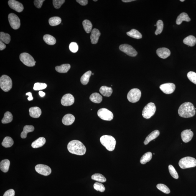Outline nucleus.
Here are the masks:
<instances>
[{
	"label": "nucleus",
	"mask_w": 196,
	"mask_h": 196,
	"mask_svg": "<svg viewBox=\"0 0 196 196\" xmlns=\"http://www.w3.org/2000/svg\"><path fill=\"white\" fill-rule=\"evenodd\" d=\"M6 48V46L4 43L1 42V41H0V50L2 51L4 50Z\"/></svg>",
	"instance_id": "nucleus-51"
},
{
	"label": "nucleus",
	"mask_w": 196,
	"mask_h": 196,
	"mask_svg": "<svg viewBox=\"0 0 196 196\" xmlns=\"http://www.w3.org/2000/svg\"><path fill=\"white\" fill-rule=\"evenodd\" d=\"M100 141L108 151L114 150L116 145V140L113 137L109 135H104L100 138Z\"/></svg>",
	"instance_id": "nucleus-3"
},
{
	"label": "nucleus",
	"mask_w": 196,
	"mask_h": 196,
	"mask_svg": "<svg viewBox=\"0 0 196 196\" xmlns=\"http://www.w3.org/2000/svg\"><path fill=\"white\" fill-rule=\"evenodd\" d=\"M43 38L44 42L49 45H54L57 42L55 38L50 35H45L44 36Z\"/></svg>",
	"instance_id": "nucleus-30"
},
{
	"label": "nucleus",
	"mask_w": 196,
	"mask_h": 196,
	"mask_svg": "<svg viewBox=\"0 0 196 196\" xmlns=\"http://www.w3.org/2000/svg\"><path fill=\"white\" fill-rule=\"evenodd\" d=\"M189 79L195 84H196V73L195 72H189L187 74Z\"/></svg>",
	"instance_id": "nucleus-45"
},
{
	"label": "nucleus",
	"mask_w": 196,
	"mask_h": 196,
	"mask_svg": "<svg viewBox=\"0 0 196 196\" xmlns=\"http://www.w3.org/2000/svg\"><path fill=\"white\" fill-rule=\"evenodd\" d=\"M93 1H98V0H93Z\"/></svg>",
	"instance_id": "nucleus-56"
},
{
	"label": "nucleus",
	"mask_w": 196,
	"mask_h": 196,
	"mask_svg": "<svg viewBox=\"0 0 196 196\" xmlns=\"http://www.w3.org/2000/svg\"><path fill=\"white\" fill-rule=\"evenodd\" d=\"M47 87V85L45 83H37L34 84L33 88L35 90H44Z\"/></svg>",
	"instance_id": "nucleus-43"
},
{
	"label": "nucleus",
	"mask_w": 196,
	"mask_h": 196,
	"mask_svg": "<svg viewBox=\"0 0 196 196\" xmlns=\"http://www.w3.org/2000/svg\"><path fill=\"white\" fill-rule=\"evenodd\" d=\"M156 25L157 29L155 32V34L157 35H158L160 34L162 32L163 28H164V23L162 20H159L156 22Z\"/></svg>",
	"instance_id": "nucleus-40"
},
{
	"label": "nucleus",
	"mask_w": 196,
	"mask_h": 196,
	"mask_svg": "<svg viewBox=\"0 0 196 196\" xmlns=\"http://www.w3.org/2000/svg\"><path fill=\"white\" fill-rule=\"evenodd\" d=\"M184 43L190 47H193L196 43V39L193 36L190 35L184 38L183 40Z\"/></svg>",
	"instance_id": "nucleus-25"
},
{
	"label": "nucleus",
	"mask_w": 196,
	"mask_h": 196,
	"mask_svg": "<svg viewBox=\"0 0 196 196\" xmlns=\"http://www.w3.org/2000/svg\"><path fill=\"white\" fill-rule=\"evenodd\" d=\"M65 2V0H54L53 4L54 7L56 9H59Z\"/></svg>",
	"instance_id": "nucleus-46"
},
{
	"label": "nucleus",
	"mask_w": 196,
	"mask_h": 196,
	"mask_svg": "<svg viewBox=\"0 0 196 196\" xmlns=\"http://www.w3.org/2000/svg\"><path fill=\"white\" fill-rule=\"evenodd\" d=\"M75 119V117L73 115L70 114H68L64 116L62 121L65 126H70L74 122Z\"/></svg>",
	"instance_id": "nucleus-19"
},
{
	"label": "nucleus",
	"mask_w": 196,
	"mask_h": 196,
	"mask_svg": "<svg viewBox=\"0 0 196 196\" xmlns=\"http://www.w3.org/2000/svg\"><path fill=\"white\" fill-rule=\"evenodd\" d=\"M8 4L10 7L18 12H21L24 9L23 5L17 1L15 0H10L8 1Z\"/></svg>",
	"instance_id": "nucleus-15"
},
{
	"label": "nucleus",
	"mask_w": 196,
	"mask_h": 196,
	"mask_svg": "<svg viewBox=\"0 0 196 196\" xmlns=\"http://www.w3.org/2000/svg\"><path fill=\"white\" fill-rule=\"evenodd\" d=\"M39 95H40V96L42 97H43L45 96L46 93H44L42 91H40L39 92Z\"/></svg>",
	"instance_id": "nucleus-53"
},
{
	"label": "nucleus",
	"mask_w": 196,
	"mask_h": 196,
	"mask_svg": "<svg viewBox=\"0 0 196 196\" xmlns=\"http://www.w3.org/2000/svg\"><path fill=\"white\" fill-rule=\"evenodd\" d=\"M119 49L128 56L131 57H136L137 55V52L131 45L127 44H122L120 46Z\"/></svg>",
	"instance_id": "nucleus-11"
},
{
	"label": "nucleus",
	"mask_w": 196,
	"mask_h": 196,
	"mask_svg": "<svg viewBox=\"0 0 196 196\" xmlns=\"http://www.w3.org/2000/svg\"><path fill=\"white\" fill-rule=\"evenodd\" d=\"M93 187L95 190L101 192H104L105 190L104 185L100 183L95 182L94 184Z\"/></svg>",
	"instance_id": "nucleus-44"
},
{
	"label": "nucleus",
	"mask_w": 196,
	"mask_h": 196,
	"mask_svg": "<svg viewBox=\"0 0 196 196\" xmlns=\"http://www.w3.org/2000/svg\"><path fill=\"white\" fill-rule=\"evenodd\" d=\"M156 187L159 190L161 191L164 193L166 194H169L170 192V190L168 187L165 184H158L156 185Z\"/></svg>",
	"instance_id": "nucleus-41"
},
{
	"label": "nucleus",
	"mask_w": 196,
	"mask_h": 196,
	"mask_svg": "<svg viewBox=\"0 0 196 196\" xmlns=\"http://www.w3.org/2000/svg\"><path fill=\"white\" fill-rule=\"evenodd\" d=\"M9 22L11 27L14 29H19L21 26V21L19 18L14 13H10L8 16Z\"/></svg>",
	"instance_id": "nucleus-10"
},
{
	"label": "nucleus",
	"mask_w": 196,
	"mask_h": 196,
	"mask_svg": "<svg viewBox=\"0 0 196 196\" xmlns=\"http://www.w3.org/2000/svg\"><path fill=\"white\" fill-rule=\"evenodd\" d=\"M141 96V92L139 89H131L128 92L127 98L129 101L132 103H136L139 101Z\"/></svg>",
	"instance_id": "nucleus-7"
},
{
	"label": "nucleus",
	"mask_w": 196,
	"mask_h": 196,
	"mask_svg": "<svg viewBox=\"0 0 196 196\" xmlns=\"http://www.w3.org/2000/svg\"><path fill=\"white\" fill-rule=\"evenodd\" d=\"M45 1L44 0H35L34 1V4L35 6H36L38 9H40L43 5L44 1Z\"/></svg>",
	"instance_id": "nucleus-48"
},
{
	"label": "nucleus",
	"mask_w": 196,
	"mask_h": 196,
	"mask_svg": "<svg viewBox=\"0 0 196 196\" xmlns=\"http://www.w3.org/2000/svg\"><path fill=\"white\" fill-rule=\"evenodd\" d=\"M69 152L72 154L83 156L86 152V148L81 142L74 140L70 142L67 146Z\"/></svg>",
	"instance_id": "nucleus-1"
},
{
	"label": "nucleus",
	"mask_w": 196,
	"mask_h": 196,
	"mask_svg": "<svg viewBox=\"0 0 196 196\" xmlns=\"http://www.w3.org/2000/svg\"><path fill=\"white\" fill-rule=\"evenodd\" d=\"M152 154L150 152H148L142 156L140 162L142 164H144L149 162L152 159Z\"/></svg>",
	"instance_id": "nucleus-33"
},
{
	"label": "nucleus",
	"mask_w": 196,
	"mask_h": 196,
	"mask_svg": "<svg viewBox=\"0 0 196 196\" xmlns=\"http://www.w3.org/2000/svg\"><path fill=\"white\" fill-rule=\"evenodd\" d=\"M90 101L94 103L99 104L101 103L103 100V98L100 94L94 93L90 95Z\"/></svg>",
	"instance_id": "nucleus-28"
},
{
	"label": "nucleus",
	"mask_w": 196,
	"mask_h": 196,
	"mask_svg": "<svg viewBox=\"0 0 196 196\" xmlns=\"http://www.w3.org/2000/svg\"><path fill=\"white\" fill-rule=\"evenodd\" d=\"M160 134V132L159 130H155L153 131L146 137L144 141V144L147 145L151 141L157 138Z\"/></svg>",
	"instance_id": "nucleus-21"
},
{
	"label": "nucleus",
	"mask_w": 196,
	"mask_h": 196,
	"mask_svg": "<svg viewBox=\"0 0 196 196\" xmlns=\"http://www.w3.org/2000/svg\"><path fill=\"white\" fill-rule=\"evenodd\" d=\"M13 116L12 114L9 112L5 113L4 117L1 120V123L4 124L11 123L12 121Z\"/></svg>",
	"instance_id": "nucleus-36"
},
{
	"label": "nucleus",
	"mask_w": 196,
	"mask_h": 196,
	"mask_svg": "<svg viewBox=\"0 0 196 196\" xmlns=\"http://www.w3.org/2000/svg\"><path fill=\"white\" fill-rule=\"evenodd\" d=\"M34 127L32 126H26L23 128V131L21 133V137L22 138H26L27 137L28 133L33 131Z\"/></svg>",
	"instance_id": "nucleus-31"
},
{
	"label": "nucleus",
	"mask_w": 196,
	"mask_h": 196,
	"mask_svg": "<svg viewBox=\"0 0 196 196\" xmlns=\"http://www.w3.org/2000/svg\"><path fill=\"white\" fill-rule=\"evenodd\" d=\"M191 21V19L189 17L188 15L185 12H182L178 16L176 23L177 25H180L183 21H185L189 22Z\"/></svg>",
	"instance_id": "nucleus-22"
},
{
	"label": "nucleus",
	"mask_w": 196,
	"mask_h": 196,
	"mask_svg": "<svg viewBox=\"0 0 196 196\" xmlns=\"http://www.w3.org/2000/svg\"><path fill=\"white\" fill-rule=\"evenodd\" d=\"M180 1H182V2H183V1H184V0H180Z\"/></svg>",
	"instance_id": "nucleus-55"
},
{
	"label": "nucleus",
	"mask_w": 196,
	"mask_h": 196,
	"mask_svg": "<svg viewBox=\"0 0 196 196\" xmlns=\"http://www.w3.org/2000/svg\"><path fill=\"white\" fill-rule=\"evenodd\" d=\"M70 68V64H64L55 67V70L57 72L60 73H67Z\"/></svg>",
	"instance_id": "nucleus-27"
},
{
	"label": "nucleus",
	"mask_w": 196,
	"mask_h": 196,
	"mask_svg": "<svg viewBox=\"0 0 196 196\" xmlns=\"http://www.w3.org/2000/svg\"><path fill=\"white\" fill-rule=\"evenodd\" d=\"M92 72L91 71L89 70L82 76L80 79V81L82 84L86 85L88 84Z\"/></svg>",
	"instance_id": "nucleus-32"
},
{
	"label": "nucleus",
	"mask_w": 196,
	"mask_h": 196,
	"mask_svg": "<svg viewBox=\"0 0 196 196\" xmlns=\"http://www.w3.org/2000/svg\"><path fill=\"white\" fill-rule=\"evenodd\" d=\"M135 0H122V1L125 3H128L131 2V1H134Z\"/></svg>",
	"instance_id": "nucleus-54"
},
{
	"label": "nucleus",
	"mask_w": 196,
	"mask_h": 196,
	"mask_svg": "<svg viewBox=\"0 0 196 196\" xmlns=\"http://www.w3.org/2000/svg\"><path fill=\"white\" fill-rule=\"evenodd\" d=\"M127 35L129 37L136 39H140L142 38V35L139 31L135 29L131 30L126 33Z\"/></svg>",
	"instance_id": "nucleus-29"
},
{
	"label": "nucleus",
	"mask_w": 196,
	"mask_h": 196,
	"mask_svg": "<svg viewBox=\"0 0 196 196\" xmlns=\"http://www.w3.org/2000/svg\"><path fill=\"white\" fill-rule=\"evenodd\" d=\"M62 22V19L60 17L55 16L50 18L49 20V23L50 25L55 26L60 24Z\"/></svg>",
	"instance_id": "nucleus-39"
},
{
	"label": "nucleus",
	"mask_w": 196,
	"mask_h": 196,
	"mask_svg": "<svg viewBox=\"0 0 196 196\" xmlns=\"http://www.w3.org/2000/svg\"><path fill=\"white\" fill-rule=\"evenodd\" d=\"M83 25L84 29L87 33H90L91 32L92 24L91 22L88 20H85L83 21Z\"/></svg>",
	"instance_id": "nucleus-34"
},
{
	"label": "nucleus",
	"mask_w": 196,
	"mask_h": 196,
	"mask_svg": "<svg viewBox=\"0 0 196 196\" xmlns=\"http://www.w3.org/2000/svg\"><path fill=\"white\" fill-rule=\"evenodd\" d=\"M194 133L191 129L185 130L181 133V136L183 141L185 143L190 142L193 137Z\"/></svg>",
	"instance_id": "nucleus-16"
},
{
	"label": "nucleus",
	"mask_w": 196,
	"mask_h": 196,
	"mask_svg": "<svg viewBox=\"0 0 196 196\" xmlns=\"http://www.w3.org/2000/svg\"><path fill=\"white\" fill-rule=\"evenodd\" d=\"M98 115L100 118L105 121H111L113 118L112 112L106 108L100 109L98 111Z\"/></svg>",
	"instance_id": "nucleus-9"
},
{
	"label": "nucleus",
	"mask_w": 196,
	"mask_h": 196,
	"mask_svg": "<svg viewBox=\"0 0 196 196\" xmlns=\"http://www.w3.org/2000/svg\"><path fill=\"white\" fill-rule=\"evenodd\" d=\"M15 194V191L13 189H11L7 191L3 196H14Z\"/></svg>",
	"instance_id": "nucleus-49"
},
{
	"label": "nucleus",
	"mask_w": 196,
	"mask_h": 196,
	"mask_svg": "<svg viewBox=\"0 0 196 196\" xmlns=\"http://www.w3.org/2000/svg\"><path fill=\"white\" fill-rule=\"evenodd\" d=\"M0 39L1 41L4 43L8 44L9 43L11 40V37L10 35L4 32L0 33Z\"/></svg>",
	"instance_id": "nucleus-37"
},
{
	"label": "nucleus",
	"mask_w": 196,
	"mask_h": 196,
	"mask_svg": "<svg viewBox=\"0 0 196 196\" xmlns=\"http://www.w3.org/2000/svg\"><path fill=\"white\" fill-rule=\"evenodd\" d=\"M19 58L21 61L28 67H34L35 65L36 62L33 57L27 53H23L21 54Z\"/></svg>",
	"instance_id": "nucleus-8"
},
{
	"label": "nucleus",
	"mask_w": 196,
	"mask_h": 196,
	"mask_svg": "<svg viewBox=\"0 0 196 196\" xmlns=\"http://www.w3.org/2000/svg\"><path fill=\"white\" fill-rule=\"evenodd\" d=\"M195 109H196V108Z\"/></svg>",
	"instance_id": "nucleus-58"
},
{
	"label": "nucleus",
	"mask_w": 196,
	"mask_h": 196,
	"mask_svg": "<svg viewBox=\"0 0 196 196\" xmlns=\"http://www.w3.org/2000/svg\"><path fill=\"white\" fill-rule=\"evenodd\" d=\"M179 165L182 169L195 167L196 166V160L190 156L184 157L179 161Z\"/></svg>",
	"instance_id": "nucleus-4"
},
{
	"label": "nucleus",
	"mask_w": 196,
	"mask_h": 196,
	"mask_svg": "<svg viewBox=\"0 0 196 196\" xmlns=\"http://www.w3.org/2000/svg\"><path fill=\"white\" fill-rule=\"evenodd\" d=\"M29 115L31 117L34 118H38L40 117L42 114V110L38 107H33L29 108Z\"/></svg>",
	"instance_id": "nucleus-20"
},
{
	"label": "nucleus",
	"mask_w": 196,
	"mask_h": 196,
	"mask_svg": "<svg viewBox=\"0 0 196 196\" xmlns=\"http://www.w3.org/2000/svg\"><path fill=\"white\" fill-rule=\"evenodd\" d=\"M36 172L44 176H48L51 173V169L48 166L44 164H39L35 167Z\"/></svg>",
	"instance_id": "nucleus-12"
},
{
	"label": "nucleus",
	"mask_w": 196,
	"mask_h": 196,
	"mask_svg": "<svg viewBox=\"0 0 196 196\" xmlns=\"http://www.w3.org/2000/svg\"><path fill=\"white\" fill-rule=\"evenodd\" d=\"M159 88L166 94H170L175 90V85L173 83H167L161 85Z\"/></svg>",
	"instance_id": "nucleus-13"
},
{
	"label": "nucleus",
	"mask_w": 196,
	"mask_h": 196,
	"mask_svg": "<svg viewBox=\"0 0 196 196\" xmlns=\"http://www.w3.org/2000/svg\"><path fill=\"white\" fill-rule=\"evenodd\" d=\"M46 142V140L45 138L41 137L38 138L35 141L32 142L31 146L34 148H38L42 147Z\"/></svg>",
	"instance_id": "nucleus-23"
},
{
	"label": "nucleus",
	"mask_w": 196,
	"mask_h": 196,
	"mask_svg": "<svg viewBox=\"0 0 196 196\" xmlns=\"http://www.w3.org/2000/svg\"><path fill=\"white\" fill-rule=\"evenodd\" d=\"M92 75H94V73H92Z\"/></svg>",
	"instance_id": "nucleus-57"
},
{
	"label": "nucleus",
	"mask_w": 196,
	"mask_h": 196,
	"mask_svg": "<svg viewBox=\"0 0 196 196\" xmlns=\"http://www.w3.org/2000/svg\"><path fill=\"white\" fill-rule=\"evenodd\" d=\"M101 33L98 29H94L92 30L90 38L92 44H96L98 42Z\"/></svg>",
	"instance_id": "nucleus-18"
},
{
	"label": "nucleus",
	"mask_w": 196,
	"mask_h": 196,
	"mask_svg": "<svg viewBox=\"0 0 196 196\" xmlns=\"http://www.w3.org/2000/svg\"><path fill=\"white\" fill-rule=\"evenodd\" d=\"M100 92L104 96L109 97L112 93L113 90L111 87L103 86L100 88Z\"/></svg>",
	"instance_id": "nucleus-24"
},
{
	"label": "nucleus",
	"mask_w": 196,
	"mask_h": 196,
	"mask_svg": "<svg viewBox=\"0 0 196 196\" xmlns=\"http://www.w3.org/2000/svg\"><path fill=\"white\" fill-rule=\"evenodd\" d=\"M26 95L29 96V98H28V100H29V101H32V100H33V98L32 96V93H31V92H29L26 93Z\"/></svg>",
	"instance_id": "nucleus-52"
},
{
	"label": "nucleus",
	"mask_w": 196,
	"mask_h": 196,
	"mask_svg": "<svg viewBox=\"0 0 196 196\" xmlns=\"http://www.w3.org/2000/svg\"><path fill=\"white\" fill-rule=\"evenodd\" d=\"M91 178L93 180L100 182H105L106 181V178L103 175L96 173L94 174L92 176Z\"/></svg>",
	"instance_id": "nucleus-38"
},
{
	"label": "nucleus",
	"mask_w": 196,
	"mask_h": 196,
	"mask_svg": "<svg viewBox=\"0 0 196 196\" xmlns=\"http://www.w3.org/2000/svg\"><path fill=\"white\" fill-rule=\"evenodd\" d=\"M194 105L190 102H185L179 106L178 113L179 116L183 118H190L195 114Z\"/></svg>",
	"instance_id": "nucleus-2"
},
{
	"label": "nucleus",
	"mask_w": 196,
	"mask_h": 196,
	"mask_svg": "<svg viewBox=\"0 0 196 196\" xmlns=\"http://www.w3.org/2000/svg\"><path fill=\"white\" fill-rule=\"evenodd\" d=\"M10 164L9 160L6 159L1 161L0 163V169L1 171L4 173L7 172L9 170Z\"/></svg>",
	"instance_id": "nucleus-26"
},
{
	"label": "nucleus",
	"mask_w": 196,
	"mask_h": 196,
	"mask_svg": "<svg viewBox=\"0 0 196 196\" xmlns=\"http://www.w3.org/2000/svg\"><path fill=\"white\" fill-rule=\"evenodd\" d=\"M156 53L159 57L163 59L167 58L171 54L170 51L166 48H161L157 49Z\"/></svg>",
	"instance_id": "nucleus-17"
},
{
	"label": "nucleus",
	"mask_w": 196,
	"mask_h": 196,
	"mask_svg": "<svg viewBox=\"0 0 196 196\" xmlns=\"http://www.w3.org/2000/svg\"><path fill=\"white\" fill-rule=\"evenodd\" d=\"M76 1L81 5L83 6L87 5L88 2V0H77Z\"/></svg>",
	"instance_id": "nucleus-50"
},
{
	"label": "nucleus",
	"mask_w": 196,
	"mask_h": 196,
	"mask_svg": "<svg viewBox=\"0 0 196 196\" xmlns=\"http://www.w3.org/2000/svg\"><path fill=\"white\" fill-rule=\"evenodd\" d=\"M156 108L154 103H150L146 105L143 110L142 115L146 119H149L154 115Z\"/></svg>",
	"instance_id": "nucleus-6"
},
{
	"label": "nucleus",
	"mask_w": 196,
	"mask_h": 196,
	"mask_svg": "<svg viewBox=\"0 0 196 196\" xmlns=\"http://www.w3.org/2000/svg\"><path fill=\"white\" fill-rule=\"evenodd\" d=\"M169 170L170 173L173 178L175 179L178 178L179 176L175 169L172 165H169Z\"/></svg>",
	"instance_id": "nucleus-42"
},
{
	"label": "nucleus",
	"mask_w": 196,
	"mask_h": 196,
	"mask_svg": "<svg viewBox=\"0 0 196 196\" xmlns=\"http://www.w3.org/2000/svg\"><path fill=\"white\" fill-rule=\"evenodd\" d=\"M1 144L5 148L11 147L14 144V141L12 138L10 137H6L3 139Z\"/></svg>",
	"instance_id": "nucleus-35"
},
{
	"label": "nucleus",
	"mask_w": 196,
	"mask_h": 196,
	"mask_svg": "<svg viewBox=\"0 0 196 196\" xmlns=\"http://www.w3.org/2000/svg\"><path fill=\"white\" fill-rule=\"evenodd\" d=\"M12 82L10 77L6 75H3L0 78V87L5 92L10 91L12 88Z\"/></svg>",
	"instance_id": "nucleus-5"
},
{
	"label": "nucleus",
	"mask_w": 196,
	"mask_h": 196,
	"mask_svg": "<svg viewBox=\"0 0 196 196\" xmlns=\"http://www.w3.org/2000/svg\"><path fill=\"white\" fill-rule=\"evenodd\" d=\"M75 102V98L70 94H67L62 97L61 103L64 106H70L73 105Z\"/></svg>",
	"instance_id": "nucleus-14"
},
{
	"label": "nucleus",
	"mask_w": 196,
	"mask_h": 196,
	"mask_svg": "<svg viewBox=\"0 0 196 196\" xmlns=\"http://www.w3.org/2000/svg\"><path fill=\"white\" fill-rule=\"evenodd\" d=\"M69 48L72 52H76L78 50V46L75 42H72L69 46Z\"/></svg>",
	"instance_id": "nucleus-47"
}]
</instances>
